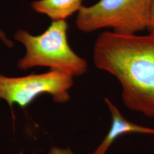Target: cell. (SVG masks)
<instances>
[{"mask_svg": "<svg viewBox=\"0 0 154 154\" xmlns=\"http://www.w3.org/2000/svg\"><path fill=\"white\" fill-rule=\"evenodd\" d=\"M94 62L120 83L124 106L154 117L153 34L105 31L94 44Z\"/></svg>", "mask_w": 154, "mask_h": 154, "instance_id": "obj_1", "label": "cell"}, {"mask_svg": "<svg viewBox=\"0 0 154 154\" xmlns=\"http://www.w3.org/2000/svg\"><path fill=\"white\" fill-rule=\"evenodd\" d=\"M69 26L66 20L53 21L47 29L38 36L32 35L25 30H18L14 39L22 43L26 54L18 61L22 70L36 66L49 67L79 76L87 71V62L73 51L68 42Z\"/></svg>", "mask_w": 154, "mask_h": 154, "instance_id": "obj_2", "label": "cell"}, {"mask_svg": "<svg viewBox=\"0 0 154 154\" xmlns=\"http://www.w3.org/2000/svg\"><path fill=\"white\" fill-rule=\"evenodd\" d=\"M151 0H99L82 6L76 19L77 28L89 33L101 29L122 34L146 30Z\"/></svg>", "mask_w": 154, "mask_h": 154, "instance_id": "obj_3", "label": "cell"}, {"mask_svg": "<svg viewBox=\"0 0 154 154\" xmlns=\"http://www.w3.org/2000/svg\"><path fill=\"white\" fill-rule=\"evenodd\" d=\"M74 76L63 72L51 70L43 74H32L22 77H8L0 74V99L9 106L17 103L27 106L43 94L52 96L56 103H64L70 99L69 90Z\"/></svg>", "mask_w": 154, "mask_h": 154, "instance_id": "obj_4", "label": "cell"}, {"mask_svg": "<svg viewBox=\"0 0 154 154\" xmlns=\"http://www.w3.org/2000/svg\"><path fill=\"white\" fill-rule=\"evenodd\" d=\"M105 103L109 109L111 116V128L105 138L96 148L93 154H106L111 146L117 138L125 134H141L154 135V128L140 126L132 123L125 119L118 107L109 98H105Z\"/></svg>", "mask_w": 154, "mask_h": 154, "instance_id": "obj_5", "label": "cell"}, {"mask_svg": "<svg viewBox=\"0 0 154 154\" xmlns=\"http://www.w3.org/2000/svg\"><path fill=\"white\" fill-rule=\"evenodd\" d=\"M82 0H38L32 3L36 12L45 14L53 21H61L78 12L82 7Z\"/></svg>", "mask_w": 154, "mask_h": 154, "instance_id": "obj_6", "label": "cell"}, {"mask_svg": "<svg viewBox=\"0 0 154 154\" xmlns=\"http://www.w3.org/2000/svg\"><path fill=\"white\" fill-rule=\"evenodd\" d=\"M146 30L149 32V34L154 35V0L151 1Z\"/></svg>", "mask_w": 154, "mask_h": 154, "instance_id": "obj_7", "label": "cell"}, {"mask_svg": "<svg viewBox=\"0 0 154 154\" xmlns=\"http://www.w3.org/2000/svg\"><path fill=\"white\" fill-rule=\"evenodd\" d=\"M49 154H74L69 149H59V148H52Z\"/></svg>", "mask_w": 154, "mask_h": 154, "instance_id": "obj_8", "label": "cell"}, {"mask_svg": "<svg viewBox=\"0 0 154 154\" xmlns=\"http://www.w3.org/2000/svg\"><path fill=\"white\" fill-rule=\"evenodd\" d=\"M0 40H1V41L6 46H7V47L9 48L12 47L13 45H14L13 42L10 41V40L7 37V36H6L5 32L1 29H0Z\"/></svg>", "mask_w": 154, "mask_h": 154, "instance_id": "obj_9", "label": "cell"}]
</instances>
